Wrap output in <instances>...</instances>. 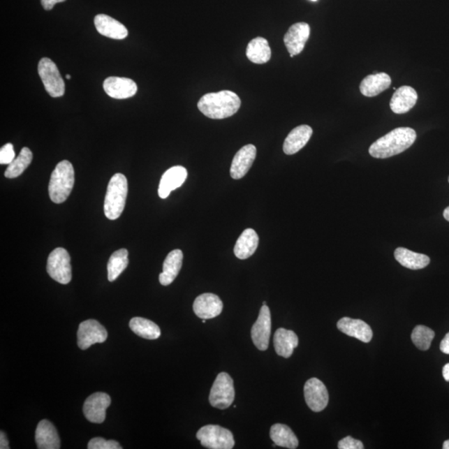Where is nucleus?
<instances>
[{"label":"nucleus","instance_id":"1","mask_svg":"<svg viewBox=\"0 0 449 449\" xmlns=\"http://www.w3.org/2000/svg\"><path fill=\"white\" fill-rule=\"evenodd\" d=\"M416 138V132L413 128H398L372 143L369 152L374 159H389L408 149Z\"/></svg>","mask_w":449,"mask_h":449},{"label":"nucleus","instance_id":"2","mask_svg":"<svg viewBox=\"0 0 449 449\" xmlns=\"http://www.w3.org/2000/svg\"><path fill=\"white\" fill-rule=\"evenodd\" d=\"M241 99L237 94L223 90L203 96L198 107L209 119H224L235 115L241 108Z\"/></svg>","mask_w":449,"mask_h":449},{"label":"nucleus","instance_id":"3","mask_svg":"<svg viewBox=\"0 0 449 449\" xmlns=\"http://www.w3.org/2000/svg\"><path fill=\"white\" fill-rule=\"evenodd\" d=\"M128 180L124 174L117 173L108 183L104 213L109 220H117L123 213L128 197Z\"/></svg>","mask_w":449,"mask_h":449},{"label":"nucleus","instance_id":"4","mask_svg":"<svg viewBox=\"0 0 449 449\" xmlns=\"http://www.w3.org/2000/svg\"><path fill=\"white\" fill-rule=\"evenodd\" d=\"M74 169L71 162L62 161L52 173L49 193L52 202L60 204L68 199L74 185Z\"/></svg>","mask_w":449,"mask_h":449},{"label":"nucleus","instance_id":"5","mask_svg":"<svg viewBox=\"0 0 449 449\" xmlns=\"http://www.w3.org/2000/svg\"><path fill=\"white\" fill-rule=\"evenodd\" d=\"M197 438L202 446L211 449H232L235 440L232 432L219 425H206L200 428Z\"/></svg>","mask_w":449,"mask_h":449},{"label":"nucleus","instance_id":"6","mask_svg":"<svg viewBox=\"0 0 449 449\" xmlns=\"http://www.w3.org/2000/svg\"><path fill=\"white\" fill-rule=\"evenodd\" d=\"M71 256L64 248H56L47 258V272L60 284L67 285L72 280Z\"/></svg>","mask_w":449,"mask_h":449},{"label":"nucleus","instance_id":"7","mask_svg":"<svg viewBox=\"0 0 449 449\" xmlns=\"http://www.w3.org/2000/svg\"><path fill=\"white\" fill-rule=\"evenodd\" d=\"M38 72L47 94L60 98L65 94V84L57 65L49 58L39 61Z\"/></svg>","mask_w":449,"mask_h":449},{"label":"nucleus","instance_id":"8","mask_svg":"<svg viewBox=\"0 0 449 449\" xmlns=\"http://www.w3.org/2000/svg\"><path fill=\"white\" fill-rule=\"evenodd\" d=\"M235 399L234 382L228 373L218 374L213 383L209 401L212 407L219 409L228 408Z\"/></svg>","mask_w":449,"mask_h":449},{"label":"nucleus","instance_id":"9","mask_svg":"<svg viewBox=\"0 0 449 449\" xmlns=\"http://www.w3.org/2000/svg\"><path fill=\"white\" fill-rule=\"evenodd\" d=\"M108 332L105 328L95 320H88L80 325L78 330V344L82 351L94 344L106 341Z\"/></svg>","mask_w":449,"mask_h":449},{"label":"nucleus","instance_id":"10","mask_svg":"<svg viewBox=\"0 0 449 449\" xmlns=\"http://www.w3.org/2000/svg\"><path fill=\"white\" fill-rule=\"evenodd\" d=\"M304 399L314 412H321L329 403V393L323 382L316 378H309L304 387Z\"/></svg>","mask_w":449,"mask_h":449},{"label":"nucleus","instance_id":"11","mask_svg":"<svg viewBox=\"0 0 449 449\" xmlns=\"http://www.w3.org/2000/svg\"><path fill=\"white\" fill-rule=\"evenodd\" d=\"M270 332H272V316L267 304L260 308L258 319L253 325L251 338L256 347L261 351H267L269 347Z\"/></svg>","mask_w":449,"mask_h":449},{"label":"nucleus","instance_id":"12","mask_svg":"<svg viewBox=\"0 0 449 449\" xmlns=\"http://www.w3.org/2000/svg\"><path fill=\"white\" fill-rule=\"evenodd\" d=\"M110 396L105 393H94L86 399L84 404V413L89 422L102 424L106 418L107 408L110 406Z\"/></svg>","mask_w":449,"mask_h":449},{"label":"nucleus","instance_id":"13","mask_svg":"<svg viewBox=\"0 0 449 449\" xmlns=\"http://www.w3.org/2000/svg\"><path fill=\"white\" fill-rule=\"evenodd\" d=\"M311 34V28L307 23H296L290 26L284 37V43L291 58L304 50Z\"/></svg>","mask_w":449,"mask_h":449},{"label":"nucleus","instance_id":"14","mask_svg":"<svg viewBox=\"0 0 449 449\" xmlns=\"http://www.w3.org/2000/svg\"><path fill=\"white\" fill-rule=\"evenodd\" d=\"M103 89L112 98L126 99L133 97L138 91L136 82L130 78L109 77L103 82Z\"/></svg>","mask_w":449,"mask_h":449},{"label":"nucleus","instance_id":"15","mask_svg":"<svg viewBox=\"0 0 449 449\" xmlns=\"http://www.w3.org/2000/svg\"><path fill=\"white\" fill-rule=\"evenodd\" d=\"M256 158V147L252 144L244 146L235 155L230 165V177L235 180L242 179L249 172Z\"/></svg>","mask_w":449,"mask_h":449},{"label":"nucleus","instance_id":"16","mask_svg":"<svg viewBox=\"0 0 449 449\" xmlns=\"http://www.w3.org/2000/svg\"><path fill=\"white\" fill-rule=\"evenodd\" d=\"M223 303L219 296L212 293L203 294L196 298L193 311L196 316L203 320L213 319L221 315Z\"/></svg>","mask_w":449,"mask_h":449},{"label":"nucleus","instance_id":"17","mask_svg":"<svg viewBox=\"0 0 449 449\" xmlns=\"http://www.w3.org/2000/svg\"><path fill=\"white\" fill-rule=\"evenodd\" d=\"M187 177V171L182 165H176L165 172L161 178L159 187V195L162 199H165L173 190L179 189L185 182Z\"/></svg>","mask_w":449,"mask_h":449},{"label":"nucleus","instance_id":"18","mask_svg":"<svg viewBox=\"0 0 449 449\" xmlns=\"http://www.w3.org/2000/svg\"><path fill=\"white\" fill-rule=\"evenodd\" d=\"M337 328L348 337H354L364 343L371 341L373 338L372 329L367 323L361 320L344 317L338 321Z\"/></svg>","mask_w":449,"mask_h":449},{"label":"nucleus","instance_id":"19","mask_svg":"<svg viewBox=\"0 0 449 449\" xmlns=\"http://www.w3.org/2000/svg\"><path fill=\"white\" fill-rule=\"evenodd\" d=\"M418 94L412 87L402 86L392 96L390 108L396 115H404L415 106Z\"/></svg>","mask_w":449,"mask_h":449},{"label":"nucleus","instance_id":"20","mask_svg":"<svg viewBox=\"0 0 449 449\" xmlns=\"http://www.w3.org/2000/svg\"><path fill=\"white\" fill-rule=\"evenodd\" d=\"M96 29L102 36L112 39H124L128 31L123 24L106 15H98L95 17Z\"/></svg>","mask_w":449,"mask_h":449},{"label":"nucleus","instance_id":"21","mask_svg":"<svg viewBox=\"0 0 449 449\" xmlns=\"http://www.w3.org/2000/svg\"><path fill=\"white\" fill-rule=\"evenodd\" d=\"M313 134V130L308 125L296 126L288 135L283 145V151L286 155H293L307 145Z\"/></svg>","mask_w":449,"mask_h":449},{"label":"nucleus","instance_id":"22","mask_svg":"<svg viewBox=\"0 0 449 449\" xmlns=\"http://www.w3.org/2000/svg\"><path fill=\"white\" fill-rule=\"evenodd\" d=\"M36 441L39 449L60 448V439L52 422L43 420L38 422L36 432Z\"/></svg>","mask_w":449,"mask_h":449},{"label":"nucleus","instance_id":"23","mask_svg":"<svg viewBox=\"0 0 449 449\" xmlns=\"http://www.w3.org/2000/svg\"><path fill=\"white\" fill-rule=\"evenodd\" d=\"M391 82V78L385 73L370 74L362 80L360 86V93L365 97H376L389 89Z\"/></svg>","mask_w":449,"mask_h":449},{"label":"nucleus","instance_id":"24","mask_svg":"<svg viewBox=\"0 0 449 449\" xmlns=\"http://www.w3.org/2000/svg\"><path fill=\"white\" fill-rule=\"evenodd\" d=\"M298 344L299 339L294 331L280 328L274 335V350L278 355L286 359L290 358Z\"/></svg>","mask_w":449,"mask_h":449},{"label":"nucleus","instance_id":"25","mask_svg":"<svg viewBox=\"0 0 449 449\" xmlns=\"http://www.w3.org/2000/svg\"><path fill=\"white\" fill-rule=\"evenodd\" d=\"M183 253L174 250L169 253L163 263V272L159 274L161 285H171L175 280L182 267Z\"/></svg>","mask_w":449,"mask_h":449},{"label":"nucleus","instance_id":"26","mask_svg":"<svg viewBox=\"0 0 449 449\" xmlns=\"http://www.w3.org/2000/svg\"><path fill=\"white\" fill-rule=\"evenodd\" d=\"M259 237L253 229H246L240 235L234 247L235 256L240 260L249 258L258 247Z\"/></svg>","mask_w":449,"mask_h":449},{"label":"nucleus","instance_id":"27","mask_svg":"<svg viewBox=\"0 0 449 449\" xmlns=\"http://www.w3.org/2000/svg\"><path fill=\"white\" fill-rule=\"evenodd\" d=\"M395 257L401 265L411 270L424 269L430 263L428 256L409 251L404 247L397 248Z\"/></svg>","mask_w":449,"mask_h":449},{"label":"nucleus","instance_id":"28","mask_svg":"<svg viewBox=\"0 0 449 449\" xmlns=\"http://www.w3.org/2000/svg\"><path fill=\"white\" fill-rule=\"evenodd\" d=\"M246 57L251 62L256 64L267 63L272 58V50L267 39L257 37L248 43Z\"/></svg>","mask_w":449,"mask_h":449},{"label":"nucleus","instance_id":"29","mask_svg":"<svg viewBox=\"0 0 449 449\" xmlns=\"http://www.w3.org/2000/svg\"><path fill=\"white\" fill-rule=\"evenodd\" d=\"M270 439L277 446L295 449L299 446V440L290 427L286 425H274L270 431Z\"/></svg>","mask_w":449,"mask_h":449},{"label":"nucleus","instance_id":"30","mask_svg":"<svg viewBox=\"0 0 449 449\" xmlns=\"http://www.w3.org/2000/svg\"><path fill=\"white\" fill-rule=\"evenodd\" d=\"M130 329L133 333L143 339H156L161 337V330L158 325L141 317H135L130 321Z\"/></svg>","mask_w":449,"mask_h":449},{"label":"nucleus","instance_id":"31","mask_svg":"<svg viewBox=\"0 0 449 449\" xmlns=\"http://www.w3.org/2000/svg\"><path fill=\"white\" fill-rule=\"evenodd\" d=\"M128 250L120 249L113 253L108 264V281L112 282L117 280V277L128 267Z\"/></svg>","mask_w":449,"mask_h":449},{"label":"nucleus","instance_id":"32","mask_svg":"<svg viewBox=\"0 0 449 449\" xmlns=\"http://www.w3.org/2000/svg\"><path fill=\"white\" fill-rule=\"evenodd\" d=\"M33 160V154L29 148L24 147L20 154L13 162L8 165L4 176L7 178H16L23 174L29 168Z\"/></svg>","mask_w":449,"mask_h":449},{"label":"nucleus","instance_id":"33","mask_svg":"<svg viewBox=\"0 0 449 449\" xmlns=\"http://www.w3.org/2000/svg\"><path fill=\"white\" fill-rule=\"evenodd\" d=\"M434 337V331L425 325L416 326L411 334L413 343L420 351H428Z\"/></svg>","mask_w":449,"mask_h":449},{"label":"nucleus","instance_id":"34","mask_svg":"<svg viewBox=\"0 0 449 449\" xmlns=\"http://www.w3.org/2000/svg\"><path fill=\"white\" fill-rule=\"evenodd\" d=\"M89 449H122L123 447L115 440H106L103 438L91 439L88 444Z\"/></svg>","mask_w":449,"mask_h":449},{"label":"nucleus","instance_id":"35","mask_svg":"<svg viewBox=\"0 0 449 449\" xmlns=\"http://www.w3.org/2000/svg\"><path fill=\"white\" fill-rule=\"evenodd\" d=\"M15 159L14 146L7 143L0 149V164L10 165Z\"/></svg>","mask_w":449,"mask_h":449},{"label":"nucleus","instance_id":"36","mask_svg":"<svg viewBox=\"0 0 449 449\" xmlns=\"http://www.w3.org/2000/svg\"><path fill=\"white\" fill-rule=\"evenodd\" d=\"M339 449H363L364 444L360 440L352 438L351 436H347L338 443Z\"/></svg>","mask_w":449,"mask_h":449},{"label":"nucleus","instance_id":"37","mask_svg":"<svg viewBox=\"0 0 449 449\" xmlns=\"http://www.w3.org/2000/svg\"><path fill=\"white\" fill-rule=\"evenodd\" d=\"M64 1H66V0H41V3L45 10H51L56 3Z\"/></svg>","mask_w":449,"mask_h":449},{"label":"nucleus","instance_id":"38","mask_svg":"<svg viewBox=\"0 0 449 449\" xmlns=\"http://www.w3.org/2000/svg\"><path fill=\"white\" fill-rule=\"evenodd\" d=\"M440 351L444 354L449 355V332L443 338L441 343H440Z\"/></svg>","mask_w":449,"mask_h":449},{"label":"nucleus","instance_id":"39","mask_svg":"<svg viewBox=\"0 0 449 449\" xmlns=\"http://www.w3.org/2000/svg\"><path fill=\"white\" fill-rule=\"evenodd\" d=\"M10 448L6 434H4L3 432H1V434H0V448L8 449Z\"/></svg>","mask_w":449,"mask_h":449},{"label":"nucleus","instance_id":"40","mask_svg":"<svg viewBox=\"0 0 449 449\" xmlns=\"http://www.w3.org/2000/svg\"><path fill=\"white\" fill-rule=\"evenodd\" d=\"M443 376L447 382H449V363L443 366Z\"/></svg>","mask_w":449,"mask_h":449},{"label":"nucleus","instance_id":"41","mask_svg":"<svg viewBox=\"0 0 449 449\" xmlns=\"http://www.w3.org/2000/svg\"><path fill=\"white\" fill-rule=\"evenodd\" d=\"M443 217L449 221V207H448L443 212Z\"/></svg>","mask_w":449,"mask_h":449},{"label":"nucleus","instance_id":"42","mask_svg":"<svg viewBox=\"0 0 449 449\" xmlns=\"http://www.w3.org/2000/svg\"><path fill=\"white\" fill-rule=\"evenodd\" d=\"M443 448L449 449V439L446 440V441L443 443Z\"/></svg>","mask_w":449,"mask_h":449},{"label":"nucleus","instance_id":"43","mask_svg":"<svg viewBox=\"0 0 449 449\" xmlns=\"http://www.w3.org/2000/svg\"><path fill=\"white\" fill-rule=\"evenodd\" d=\"M66 78H67V80H71V75H68V74H67V75H66Z\"/></svg>","mask_w":449,"mask_h":449},{"label":"nucleus","instance_id":"44","mask_svg":"<svg viewBox=\"0 0 449 449\" xmlns=\"http://www.w3.org/2000/svg\"><path fill=\"white\" fill-rule=\"evenodd\" d=\"M203 323H206V320H203Z\"/></svg>","mask_w":449,"mask_h":449},{"label":"nucleus","instance_id":"45","mask_svg":"<svg viewBox=\"0 0 449 449\" xmlns=\"http://www.w3.org/2000/svg\"><path fill=\"white\" fill-rule=\"evenodd\" d=\"M311 1H313V2H316V1H317V0H311Z\"/></svg>","mask_w":449,"mask_h":449},{"label":"nucleus","instance_id":"46","mask_svg":"<svg viewBox=\"0 0 449 449\" xmlns=\"http://www.w3.org/2000/svg\"><path fill=\"white\" fill-rule=\"evenodd\" d=\"M448 182H449V177H448Z\"/></svg>","mask_w":449,"mask_h":449}]
</instances>
